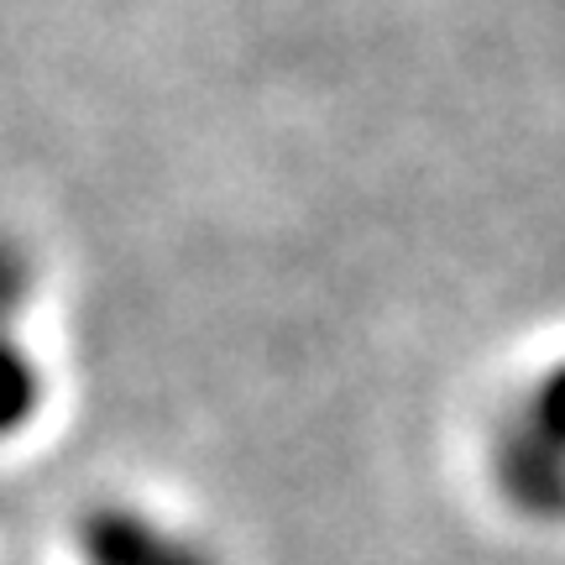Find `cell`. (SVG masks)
<instances>
[{
  "label": "cell",
  "instance_id": "1",
  "mask_svg": "<svg viewBox=\"0 0 565 565\" xmlns=\"http://www.w3.org/2000/svg\"><path fill=\"white\" fill-rule=\"evenodd\" d=\"M492 492L534 524L565 519V362L545 366L487 440Z\"/></svg>",
  "mask_w": 565,
  "mask_h": 565
},
{
  "label": "cell",
  "instance_id": "2",
  "mask_svg": "<svg viewBox=\"0 0 565 565\" xmlns=\"http://www.w3.org/2000/svg\"><path fill=\"white\" fill-rule=\"evenodd\" d=\"M74 565H225L221 550L194 529L137 498H100L68 529Z\"/></svg>",
  "mask_w": 565,
  "mask_h": 565
},
{
  "label": "cell",
  "instance_id": "3",
  "mask_svg": "<svg viewBox=\"0 0 565 565\" xmlns=\"http://www.w3.org/2000/svg\"><path fill=\"white\" fill-rule=\"evenodd\" d=\"M17 309H0V445L21 440L47 408V377L32 345L11 330Z\"/></svg>",
  "mask_w": 565,
  "mask_h": 565
}]
</instances>
